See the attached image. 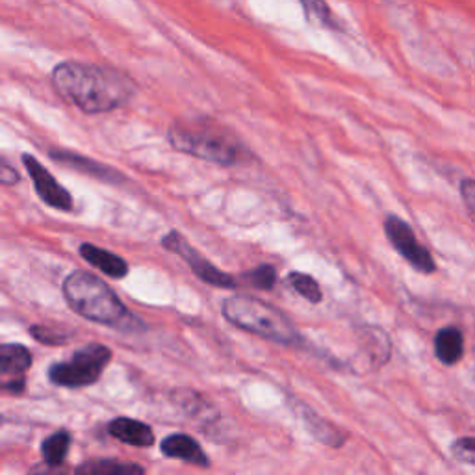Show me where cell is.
Returning <instances> with one entry per match:
<instances>
[{"label": "cell", "mask_w": 475, "mask_h": 475, "mask_svg": "<svg viewBox=\"0 0 475 475\" xmlns=\"http://www.w3.org/2000/svg\"><path fill=\"white\" fill-rule=\"evenodd\" d=\"M52 86L57 93L86 114H107L136 95V84L118 69L64 62L52 71Z\"/></svg>", "instance_id": "1"}, {"label": "cell", "mask_w": 475, "mask_h": 475, "mask_svg": "<svg viewBox=\"0 0 475 475\" xmlns=\"http://www.w3.org/2000/svg\"><path fill=\"white\" fill-rule=\"evenodd\" d=\"M64 297L78 315L93 324L114 329L138 324L118 294L89 272H73L64 281Z\"/></svg>", "instance_id": "2"}, {"label": "cell", "mask_w": 475, "mask_h": 475, "mask_svg": "<svg viewBox=\"0 0 475 475\" xmlns=\"http://www.w3.org/2000/svg\"><path fill=\"white\" fill-rule=\"evenodd\" d=\"M168 138L177 150L218 166H234L242 156V145L234 132L210 118L175 121Z\"/></svg>", "instance_id": "3"}, {"label": "cell", "mask_w": 475, "mask_h": 475, "mask_svg": "<svg viewBox=\"0 0 475 475\" xmlns=\"http://www.w3.org/2000/svg\"><path fill=\"white\" fill-rule=\"evenodd\" d=\"M223 315L227 322L242 331L253 333L266 340L292 346L299 340L294 324L270 303H263L249 295H234L223 301Z\"/></svg>", "instance_id": "4"}, {"label": "cell", "mask_w": 475, "mask_h": 475, "mask_svg": "<svg viewBox=\"0 0 475 475\" xmlns=\"http://www.w3.org/2000/svg\"><path fill=\"white\" fill-rule=\"evenodd\" d=\"M110 360V347L102 344H88L77 349L69 360L52 364L48 369V379L57 387L84 388L100 379Z\"/></svg>", "instance_id": "5"}, {"label": "cell", "mask_w": 475, "mask_h": 475, "mask_svg": "<svg viewBox=\"0 0 475 475\" xmlns=\"http://www.w3.org/2000/svg\"><path fill=\"white\" fill-rule=\"evenodd\" d=\"M385 232L392 247L410 263L419 274H435L437 263L431 253L421 245L407 222L398 216H388L385 220Z\"/></svg>", "instance_id": "6"}, {"label": "cell", "mask_w": 475, "mask_h": 475, "mask_svg": "<svg viewBox=\"0 0 475 475\" xmlns=\"http://www.w3.org/2000/svg\"><path fill=\"white\" fill-rule=\"evenodd\" d=\"M162 245L166 247V249H170L171 253H175V254H179L188 266H190V270L202 281V283H206V284H210V286H218V288H236V279L234 277H231V275H227V274H223L222 270H218L212 262L210 260H206L197 249H193L188 242H186V238L181 234V232H177V231H171L170 234H166L164 238H162Z\"/></svg>", "instance_id": "7"}, {"label": "cell", "mask_w": 475, "mask_h": 475, "mask_svg": "<svg viewBox=\"0 0 475 475\" xmlns=\"http://www.w3.org/2000/svg\"><path fill=\"white\" fill-rule=\"evenodd\" d=\"M23 164L34 182V188L37 195L41 197L43 202H46L52 208L58 210H71L73 208V199L69 191L57 182V179L50 175L48 170H45L36 156L32 154H23Z\"/></svg>", "instance_id": "8"}, {"label": "cell", "mask_w": 475, "mask_h": 475, "mask_svg": "<svg viewBox=\"0 0 475 475\" xmlns=\"http://www.w3.org/2000/svg\"><path fill=\"white\" fill-rule=\"evenodd\" d=\"M50 158H52V160L64 164V166H69V168H73L80 173L91 175V177L104 181V182L118 184V182L123 181V175L119 171H116L114 168L98 164L95 160H89V158H86V156H78V154L69 152V150H52Z\"/></svg>", "instance_id": "9"}, {"label": "cell", "mask_w": 475, "mask_h": 475, "mask_svg": "<svg viewBox=\"0 0 475 475\" xmlns=\"http://www.w3.org/2000/svg\"><path fill=\"white\" fill-rule=\"evenodd\" d=\"M160 449H162V453L166 457L179 459V460H184V462L199 466V468H208L210 466L208 455L188 435H170L168 439H164Z\"/></svg>", "instance_id": "10"}, {"label": "cell", "mask_w": 475, "mask_h": 475, "mask_svg": "<svg viewBox=\"0 0 475 475\" xmlns=\"http://www.w3.org/2000/svg\"><path fill=\"white\" fill-rule=\"evenodd\" d=\"M108 433L134 448H150L154 444V433L143 421L132 418H116L110 421Z\"/></svg>", "instance_id": "11"}, {"label": "cell", "mask_w": 475, "mask_h": 475, "mask_svg": "<svg viewBox=\"0 0 475 475\" xmlns=\"http://www.w3.org/2000/svg\"><path fill=\"white\" fill-rule=\"evenodd\" d=\"M80 256L88 263H91L93 268H97L98 272H102L104 275H108L112 279H123L129 274V263L121 256H118L110 251H104L97 245L82 243L80 245Z\"/></svg>", "instance_id": "12"}, {"label": "cell", "mask_w": 475, "mask_h": 475, "mask_svg": "<svg viewBox=\"0 0 475 475\" xmlns=\"http://www.w3.org/2000/svg\"><path fill=\"white\" fill-rule=\"evenodd\" d=\"M32 366V353L21 344H3L0 347V376L5 381L21 379Z\"/></svg>", "instance_id": "13"}, {"label": "cell", "mask_w": 475, "mask_h": 475, "mask_svg": "<svg viewBox=\"0 0 475 475\" xmlns=\"http://www.w3.org/2000/svg\"><path fill=\"white\" fill-rule=\"evenodd\" d=\"M435 355L437 358L446 364H457L464 355V336L457 327H446L439 331L435 338Z\"/></svg>", "instance_id": "14"}, {"label": "cell", "mask_w": 475, "mask_h": 475, "mask_svg": "<svg viewBox=\"0 0 475 475\" xmlns=\"http://www.w3.org/2000/svg\"><path fill=\"white\" fill-rule=\"evenodd\" d=\"M77 471L88 475H134V473H143V468L129 462H119L114 459H97V460L84 462L82 466L77 468Z\"/></svg>", "instance_id": "15"}, {"label": "cell", "mask_w": 475, "mask_h": 475, "mask_svg": "<svg viewBox=\"0 0 475 475\" xmlns=\"http://www.w3.org/2000/svg\"><path fill=\"white\" fill-rule=\"evenodd\" d=\"M69 446H71V435L66 431H58L45 439L41 444V457L45 464L50 468H58L60 464H64L69 453Z\"/></svg>", "instance_id": "16"}, {"label": "cell", "mask_w": 475, "mask_h": 475, "mask_svg": "<svg viewBox=\"0 0 475 475\" xmlns=\"http://www.w3.org/2000/svg\"><path fill=\"white\" fill-rule=\"evenodd\" d=\"M288 284L306 301L310 303H322L324 299V292L320 288V284L315 283L310 275H305V274H290L288 275Z\"/></svg>", "instance_id": "17"}, {"label": "cell", "mask_w": 475, "mask_h": 475, "mask_svg": "<svg viewBox=\"0 0 475 475\" xmlns=\"http://www.w3.org/2000/svg\"><path fill=\"white\" fill-rule=\"evenodd\" d=\"M30 335L39 344H46V346H64L75 336V333L66 327H45V325L30 327Z\"/></svg>", "instance_id": "18"}, {"label": "cell", "mask_w": 475, "mask_h": 475, "mask_svg": "<svg viewBox=\"0 0 475 475\" xmlns=\"http://www.w3.org/2000/svg\"><path fill=\"white\" fill-rule=\"evenodd\" d=\"M249 284H253L258 290H272L277 284V270L270 263H262V266L254 268L253 272H249L247 275Z\"/></svg>", "instance_id": "19"}, {"label": "cell", "mask_w": 475, "mask_h": 475, "mask_svg": "<svg viewBox=\"0 0 475 475\" xmlns=\"http://www.w3.org/2000/svg\"><path fill=\"white\" fill-rule=\"evenodd\" d=\"M451 453L459 462L475 466V439L466 437V439L455 440L451 446Z\"/></svg>", "instance_id": "20"}, {"label": "cell", "mask_w": 475, "mask_h": 475, "mask_svg": "<svg viewBox=\"0 0 475 475\" xmlns=\"http://www.w3.org/2000/svg\"><path fill=\"white\" fill-rule=\"evenodd\" d=\"M299 3L303 5L305 12H306L310 17L318 19V21L324 23V25L333 26V15H331V10H329L325 0H299Z\"/></svg>", "instance_id": "21"}, {"label": "cell", "mask_w": 475, "mask_h": 475, "mask_svg": "<svg viewBox=\"0 0 475 475\" xmlns=\"http://www.w3.org/2000/svg\"><path fill=\"white\" fill-rule=\"evenodd\" d=\"M460 195H462V201H464L466 208L470 210V212L475 218V181L464 179L460 182Z\"/></svg>", "instance_id": "22"}, {"label": "cell", "mask_w": 475, "mask_h": 475, "mask_svg": "<svg viewBox=\"0 0 475 475\" xmlns=\"http://www.w3.org/2000/svg\"><path fill=\"white\" fill-rule=\"evenodd\" d=\"M0 181H3V184L6 186L19 182V173L6 160H3V164H0Z\"/></svg>", "instance_id": "23"}, {"label": "cell", "mask_w": 475, "mask_h": 475, "mask_svg": "<svg viewBox=\"0 0 475 475\" xmlns=\"http://www.w3.org/2000/svg\"><path fill=\"white\" fill-rule=\"evenodd\" d=\"M25 377L21 379H12V381H3V390L8 394H21L25 392Z\"/></svg>", "instance_id": "24"}]
</instances>
